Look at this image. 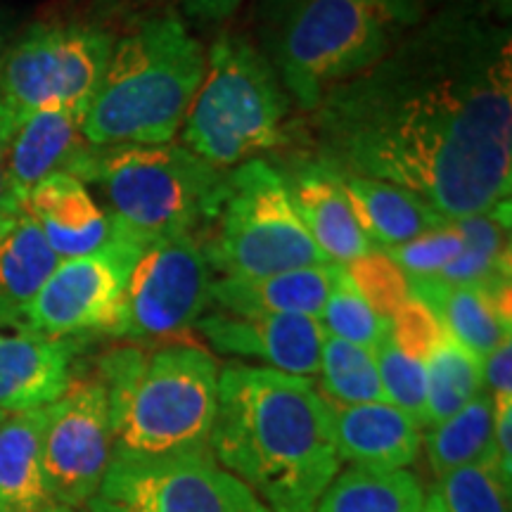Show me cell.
I'll return each instance as SVG.
<instances>
[{"mask_svg": "<svg viewBox=\"0 0 512 512\" xmlns=\"http://www.w3.org/2000/svg\"><path fill=\"white\" fill-rule=\"evenodd\" d=\"M311 114L318 159L401 185L448 221L510 202L512 38L482 3L415 24Z\"/></svg>", "mask_w": 512, "mask_h": 512, "instance_id": "1", "label": "cell"}, {"mask_svg": "<svg viewBox=\"0 0 512 512\" xmlns=\"http://www.w3.org/2000/svg\"><path fill=\"white\" fill-rule=\"evenodd\" d=\"M209 448L268 512H313L342 467L316 384L249 363L219 370Z\"/></svg>", "mask_w": 512, "mask_h": 512, "instance_id": "2", "label": "cell"}, {"mask_svg": "<svg viewBox=\"0 0 512 512\" xmlns=\"http://www.w3.org/2000/svg\"><path fill=\"white\" fill-rule=\"evenodd\" d=\"M100 382L110 403L112 458L211 453L219 363L207 349L185 342L112 349L100 358Z\"/></svg>", "mask_w": 512, "mask_h": 512, "instance_id": "3", "label": "cell"}, {"mask_svg": "<svg viewBox=\"0 0 512 512\" xmlns=\"http://www.w3.org/2000/svg\"><path fill=\"white\" fill-rule=\"evenodd\" d=\"M261 10L264 55L306 112L420 24V0H264Z\"/></svg>", "mask_w": 512, "mask_h": 512, "instance_id": "4", "label": "cell"}, {"mask_svg": "<svg viewBox=\"0 0 512 512\" xmlns=\"http://www.w3.org/2000/svg\"><path fill=\"white\" fill-rule=\"evenodd\" d=\"M204 67L202 43L181 19H145L114 43L83 121V136L95 147L171 143L200 88Z\"/></svg>", "mask_w": 512, "mask_h": 512, "instance_id": "5", "label": "cell"}, {"mask_svg": "<svg viewBox=\"0 0 512 512\" xmlns=\"http://www.w3.org/2000/svg\"><path fill=\"white\" fill-rule=\"evenodd\" d=\"M72 176L98 185L112 226L150 247L178 235H207L221 211L228 171L185 145H91Z\"/></svg>", "mask_w": 512, "mask_h": 512, "instance_id": "6", "label": "cell"}, {"mask_svg": "<svg viewBox=\"0 0 512 512\" xmlns=\"http://www.w3.org/2000/svg\"><path fill=\"white\" fill-rule=\"evenodd\" d=\"M290 110V95L264 50L247 36L221 34L183 119V143L228 169L283 145Z\"/></svg>", "mask_w": 512, "mask_h": 512, "instance_id": "7", "label": "cell"}, {"mask_svg": "<svg viewBox=\"0 0 512 512\" xmlns=\"http://www.w3.org/2000/svg\"><path fill=\"white\" fill-rule=\"evenodd\" d=\"M216 230L204 240L211 271L266 278L328 264L306 230L278 166L254 157L228 171Z\"/></svg>", "mask_w": 512, "mask_h": 512, "instance_id": "8", "label": "cell"}, {"mask_svg": "<svg viewBox=\"0 0 512 512\" xmlns=\"http://www.w3.org/2000/svg\"><path fill=\"white\" fill-rule=\"evenodd\" d=\"M112 48L114 36L93 24H34L0 57V143L48 107L88 112Z\"/></svg>", "mask_w": 512, "mask_h": 512, "instance_id": "9", "label": "cell"}, {"mask_svg": "<svg viewBox=\"0 0 512 512\" xmlns=\"http://www.w3.org/2000/svg\"><path fill=\"white\" fill-rule=\"evenodd\" d=\"M86 512H268L211 453L112 458Z\"/></svg>", "mask_w": 512, "mask_h": 512, "instance_id": "10", "label": "cell"}, {"mask_svg": "<svg viewBox=\"0 0 512 512\" xmlns=\"http://www.w3.org/2000/svg\"><path fill=\"white\" fill-rule=\"evenodd\" d=\"M204 235H178L145 247L128 278L112 337L159 344L185 335L211 304Z\"/></svg>", "mask_w": 512, "mask_h": 512, "instance_id": "11", "label": "cell"}, {"mask_svg": "<svg viewBox=\"0 0 512 512\" xmlns=\"http://www.w3.org/2000/svg\"><path fill=\"white\" fill-rule=\"evenodd\" d=\"M145 247L112 226L100 249L60 261L29 304L24 330L67 339L81 332H110L117 325L133 266Z\"/></svg>", "mask_w": 512, "mask_h": 512, "instance_id": "12", "label": "cell"}, {"mask_svg": "<svg viewBox=\"0 0 512 512\" xmlns=\"http://www.w3.org/2000/svg\"><path fill=\"white\" fill-rule=\"evenodd\" d=\"M112 460L110 403L100 380L69 382L48 406L43 427V470L60 512L86 508Z\"/></svg>", "mask_w": 512, "mask_h": 512, "instance_id": "13", "label": "cell"}, {"mask_svg": "<svg viewBox=\"0 0 512 512\" xmlns=\"http://www.w3.org/2000/svg\"><path fill=\"white\" fill-rule=\"evenodd\" d=\"M216 351L254 358L278 373L294 377L318 375L325 330L309 316H235L216 311L195 325Z\"/></svg>", "mask_w": 512, "mask_h": 512, "instance_id": "14", "label": "cell"}, {"mask_svg": "<svg viewBox=\"0 0 512 512\" xmlns=\"http://www.w3.org/2000/svg\"><path fill=\"white\" fill-rule=\"evenodd\" d=\"M86 110L48 107L34 112L0 143L5 174L12 197L22 209L24 200L43 178L53 174H74V169L91 150L83 136Z\"/></svg>", "mask_w": 512, "mask_h": 512, "instance_id": "15", "label": "cell"}, {"mask_svg": "<svg viewBox=\"0 0 512 512\" xmlns=\"http://www.w3.org/2000/svg\"><path fill=\"white\" fill-rule=\"evenodd\" d=\"M280 174L306 230L328 264L344 266L373 252V245L358 226L339 174L330 164L318 157L297 159L290 169H280Z\"/></svg>", "mask_w": 512, "mask_h": 512, "instance_id": "16", "label": "cell"}, {"mask_svg": "<svg viewBox=\"0 0 512 512\" xmlns=\"http://www.w3.org/2000/svg\"><path fill=\"white\" fill-rule=\"evenodd\" d=\"M76 347L29 330H0V415L34 411L67 392Z\"/></svg>", "mask_w": 512, "mask_h": 512, "instance_id": "17", "label": "cell"}, {"mask_svg": "<svg viewBox=\"0 0 512 512\" xmlns=\"http://www.w3.org/2000/svg\"><path fill=\"white\" fill-rule=\"evenodd\" d=\"M60 261L95 252L110 240L112 219L98 207L86 183L72 174L43 178L22 204Z\"/></svg>", "mask_w": 512, "mask_h": 512, "instance_id": "18", "label": "cell"}, {"mask_svg": "<svg viewBox=\"0 0 512 512\" xmlns=\"http://www.w3.org/2000/svg\"><path fill=\"white\" fill-rule=\"evenodd\" d=\"M332 406L337 456L342 463L408 470L420 456L422 430L418 422L389 401Z\"/></svg>", "mask_w": 512, "mask_h": 512, "instance_id": "19", "label": "cell"}, {"mask_svg": "<svg viewBox=\"0 0 512 512\" xmlns=\"http://www.w3.org/2000/svg\"><path fill=\"white\" fill-rule=\"evenodd\" d=\"M342 264H320L266 278H219L209 299L235 316H309L318 318L328 302Z\"/></svg>", "mask_w": 512, "mask_h": 512, "instance_id": "20", "label": "cell"}, {"mask_svg": "<svg viewBox=\"0 0 512 512\" xmlns=\"http://www.w3.org/2000/svg\"><path fill=\"white\" fill-rule=\"evenodd\" d=\"M358 226L373 249L406 245L420 235L446 226L448 219L432 209L415 192L377 178L342 174L337 171Z\"/></svg>", "mask_w": 512, "mask_h": 512, "instance_id": "21", "label": "cell"}, {"mask_svg": "<svg viewBox=\"0 0 512 512\" xmlns=\"http://www.w3.org/2000/svg\"><path fill=\"white\" fill-rule=\"evenodd\" d=\"M411 294L430 306L446 337L475 354L489 356L510 337V302L484 287L444 285L434 280H408Z\"/></svg>", "mask_w": 512, "mask_h": 512, "instance_id": "22", "label": "cell"}, {"mask_svg": "<svg viewBox=\"0 0 512 512\" xmlns=\"http://www.w3.org/2000/svg\"><path fill=\"white\" fill-rule=\"evenodd\" d=\"M48 406L0 418V512H60L43 470Z\"/></svg>", "mask_w": 512, "mask_h": 512, "instance_id": "23", "label": "cell"}, {"mask_svg": "<svg viewBox=\"0 0 512 512\" xmlns=\"http://www.w3.org/2000/svg\"><path fill=\"white\" fill-rule=\"evenodd\" d=\"M456 226L463 233V252L432 278L434 283L484 287L510 302V202L456 219Z\"/></svg>", "mask_w": 512, "mask_h": 512, "instance_id": "24", "label": "cell"}, {"mask_svg": "<svg viewBox=\"0 0 512 512\" xmlns=\"http://www.w3.org/2000/svg\"><path fill=\"white\" fill-rule=\"evenodd\" d=\"M60 259L27 214L0 238V328L24 330V316Z\"/></svg>", "mask_w": 512, "mask_h": 512, "instance_id": "25", "label": "cell"}, {"mask_svg": "<svg viewBox=\"0 0 512 512\" xmlns=\"http://www.w3.org/2000/svg\"><path fill=\"white\" fill-rule=\"evenodd\" d=\"M425 498L413 472L351 465L332 479L313 512H422Z\"/></svg>", "mask_w": 512, "mask_h": 512, "instance_id": "26", "label": "cell"}, {"mask_svg": "<svg viewBox=\"0 0 512 512\" xmlns=\"http://www.w3.org/2000/svg\"><path fill=\"white\" fill-rule=\"evenodd\" d=\"M427 460L434 477H444L448 472L465 465L496 460L494 453V401L482 392L456 415L427 427L425 434Z\"/></svg>", "mask_w": 512, "mask_h": 512, "instance_id": "27", "label": "cell"}, {"mask_svg": "<svg viewBox=\"0 0 512 512\" xmlns=\"http://www.w3.org/2000/svg\"><path fill=\"white\" fill-rule=\"evenodd\" d=\"M482 392V361L453 339L446 337L425 358L427 427L456 415Z\"/></svg>", "mask_w": 512, "mask_h": 512, "instance_id": "28", "label": "cell"}, {"mask_svg": "<svg viewBox=\"0 0 512 512\" xmlns=\"http://www.w3.org/2000/svg\"><path fill=\"white\" fill-rule=\"evenodd\" d=\"M320 394L339 406L384 401L375 351L325 335L320 349Z\"/></svg>", "mask_w": 512, "mask_h": 512, "instance_id": "29", "label": "cell"}, {"mask_svg": "<svg viewBox=\"0 0 512 512\" xmlns=\"http://www.w3.org/2000/svg\"><path fill=\"white\" fill-rule=\"evenodd\" d=\"M318 323L323 325L325 335L358 344V347L375 351L380 342L389 335V320L377 316L373 306L358 294L351 285L347 268L339 266L337 280L332 292L320 311Z\"/></svg>", "mask_w": 512, "mask_h": 512, "instance_id": "30", "label": "cell"}, {"mask_svg": "<svg viewBox=\"0 0 512 512\" xmlns=\"http://www.w3.org/2000/svg\"><path fill=\"white\" fill-rule=\"evenodd\" d=\"M510 486L496 460L465 465L437 479L441 512H510Z\"/></svg>", "mask_w": 512, "mask_h": 512, "instance_id": "31", "label": "cell"}, {"mask_svg": "<svg viewBox=\"0 0 512 512\" xmlns=\"http://www.w3.org/2000/svg\"><path fill=\"white\" fill-rule=\"evenodd\" d=\"M375 361L380 370L384 401H389L408 418L418 422L420 430H427L425 363L403 354L389 335L375 349Z\"/></svg>", "mask_w": 512, "mask_h": 512, "instance_id": "32", "label": "cell"}, {"mask_svg": "<svg viewBox=\"0 0 512 512\" xmlns=\"http://www.w3.org/2000/svg\"><path fill=\"white\" fill-rule=\"evenodd\" d=\"M344 268H347L351 285L384 320L392 318L411 299V283H408L406 273L380 249L358 256L344 264Z\"/></svg>", "mask_w": 512, "mask_h": 512, "instance_id": "33", "label": "cell"}, {"mask_svg": "<svg viewBox=\"0 0 512 512\" xmlns=\"http://www.w3.org/2000/svg\"><path fill=\"white\" fill-rule=\"evenodd\" d=\"M382 252L406 273L408 280H432L463 252V233L456 221H448L446 226L430 230L406 245Z\"/></svg>", "mask_w": 512, "mask_h": 512, "instance_id": "34", "label": "cell"}, {"mask_svg": "<svg viewBox=\"0 0 512 512\" xmlns=\"http://www.w3.org/2000/svg\"><path fill=\"white\" fill-rule=\"evenodd\" d=\"M389 337L403 354L425 363V358L444 342L446 332L430 306L411 294V299L389 318Z\"/></svg>", "mask_w": 512, "mask_h": 512, "instance_id": "35", "label": "cell"}, {"mask_svg": "<svg viewBox=\"0 0 512 512\" xmlns=\"http://www.w3.org/2000/svg\"><path fill=\"white\" fill-rule=\"evenodd\" d=\"M482 384L494 408L512 403V339H503L489 356L482 358Z\"/></svg>", "mask_w": 512, "mask_h": 512, "instance_id": "36", "label": "cell"}, {"mask_svg": "<svg viewBox=\"0 0 512 512\" xmlns=\"http://www.w3.org/2000/svg\"><path fill=\"white\" fill-rule=\"evenodd\" d=\"M242 0H183V8L197 22H223V19L233 17Z\"/></svg>", "mask_w": 512, "mask_h": 512, "instance_id": "37", "label": "cell"}, {"mask_svg": "<svg viewBox=\"0 0 512 512\" xmlns=\"http://www.w3.org/2000/svg\"><path fill=\"white\" fill-rule=\"evenodd\" d=\"M22 214L19 204L12 197L10 185H8V174H5V159H3V147H0V216H15Z\"/></svg>", "mask_w": 512, "mask_h": 512, "instance_id": "38", "label": "cell"}, {"mask_svg": "<svg viewBox=\"0 0 512 512\" xmlns=\"http://www.w3.org/2000/svg\"><path fill=\"white\" fill-rule=\"evenodd\" d=\"M17 219H19V214H15V216H0V238H3V235L8 233L12 226H15Z\"/></svg>", "mask_w": 512, "mask_h": 512, "instance_id": "39", "label": "cell"}, {"mask_svg": "<svg viewBox=\"0 0 512 512\" xmlns=\"http://www.w3.org/2000/svg\"><path fill=\"white\" fill-rule=\"evenodd\" d=\"M5 50H8V27H5L3 17H0V57L5 55Z\"/></svg>", "mask_w": 512, "mask_h": 512, "instance_id": "40", "label": "cell"}, {"mask_svg": "<svg viewBox=\"0 0 512 512\" xmlns=\"http://www.w3.org/2000/svg\"><path fill=\"white\" fill-rule=\"evenodd\" d=\"M422 512H441V505L437 501V496L430 494L425 498V508H422Z\"/></svg>", "mask_w": 512, "mask_h": 512, "instance_id": "41", "label": "cell"}, {"mask_svg": "<svg viewBox=\"0 0 512 512\" xmlns=\"http://www.w3.org/2000/svg\"><path fill=\"white\" fill-rule=\"evenodd\" d=\"M74 512H83V510H74Z\"/></svg>", "mask_w": 512, "mask_h": 512, "instance_id": "42", "label": "cell"}, {"mask_svg": "<svg viewBox=\"0 0 512 512\" xmlns=\"http://www.w3.org/2000/svg\"><path fill=\"white\" fill-rule=\"evenodd\" d=\"M0 418H3V415H0Z\"/></svg>", "mask_w": 512, "mask_h": 512, "instance_id": "43", "label": "cell"}]
</instances>
